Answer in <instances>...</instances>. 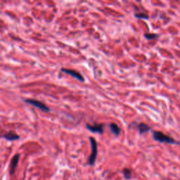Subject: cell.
Listing matches in <instances>:
<instances>
[{"label":"cell","instance_id":"1","mask_svg":"<svg viewBox=\"0 0 180 180\" xmlns=\"http://www.w3.org/2000/svg\"><path fill=\"white\" fill-rule=\"evenodd\" d=\"M153 138L155 141H158L161 143H167L170 144H178L173 138L170 137V136L166 135L161 132L154 131L153 132Z\"/></svg>","mask_w":180,"mask_h":180},{"label":"cell","instance_id":"2","mask_svg":"<svg viewBox=\"0 0 180 180\" xmlns=\"http://www.w3.org/2000/svg\"><path fill=\"white\" fill-rule=\"evenodd\" d=\"M89 139L90 143H91V153L89 159H88V164L89 165H94L97 155V143L95 139H94L93 137H90Z\"/></svg>","mask_w":180,"mask_h":180},{"label":"cell","instance_id":"3","mask_svg":"<svg viewBox=\"0 0 180 180\" xmlns=\"http://www.w3.org/2000/svg\"><path fill=\"white\" fill-rule=\"evenodd\" d=\"M24 101L25 103H29V104H31L35 106L36 108H38L42 111H45V112H49V109L48 108L47 106H46L45 103H42V102L37 101V100H35V99H25Z\"/></svg>","mask_w":180,"mask_h":180},{"label":"cell","instance_id":"4","mask_svg":"<svg viewBox=\"0 0 180 180\" xmlns=\"http://www.w3.org/2000/svg\"><path fill=\"white\" fill-rule=\"evenodd\" d=\"M61 71L63 72V73L68 74V75H71L72 77H73L74 78L78 80L81 81V82H84L85 81V79H84L83 76L80 74L78 72H77L76 71H74V70H71V69H65V68H62Z\"/></svg>","mask_w":180,"mask_h":180},{"label":"cell","instance_id":"5","mask_svg":"<svg viewBox=\"0 0 180 180\" xmlns=\"http://www.w3.org/2000/svg\"><path fill=\"white\" fill-rule=\"evenodd\" d=\"M87 128L89 131L92 132H97L99 134H102L103 132V127L104 125L103 124H97L94 125H90L89 124H87Z\"/></svg>","mask_w":180,"mask_h":180},{"label":"cell","instance_id":"6","mask_svg":"<svg viewBox=\"0 0 180 180\" xmlns=\"http://www.w3.org/2000/svg\"><path fill=\"white\" fill-rule=\"evenodd\" d=\"M19 158H20L19 154H16V155H15L13 157V158H12L11 161V164H10V167H9V174L10 175H13V174H14L16 168L18 163H19Z\"/></svg>","mask_w":180,"mask_h":180},{"label":"cell","instance_id":"7","mask_svg":"<svg viewBox=\"0 0 180 180\" xmlns=\"http://www.w3.org/2000/svg\"><path fill=\"white\" fill-rule=\"evenodd\" d=\"M3 137L5 138L6 139L9 140V141H14V140H17L20 138L19 136L17 134L13 132H9L6 133L3 136Z\"/></svg>","mask_w":180,"mask_h":180},{"label":"cell","instance_id":"8","mask_svg":"<svg viewBox=\"0 0 180 180\" xmlns=\"http://www.w3.org/2000/svg\"><path fill=\"white\" fill-rule=\"evenodd\" d=\"M138 129H139L140 135H143V134L149 132L151 129V127L149 125H147V124L141 123H139V125H138Z\"/></svg>","mask_w":180,"mask_h":180},{"label":"cell","instance_id":"9","mask_svg":"<svg viewBox=\"0 0 180 180\" xmlns=\"http://www.w3.org/2000/svg\"><path fill=\"white\" fill-rule=\"evenodd\" d=\"M110 129L112 132H113L115 135H119L120 133V127L118 126L115 123H111L110 124Z\"/></svg>","mask_w":180,"mask_h":180},{"label":"cell","instance_id":"10","mask_svg":"<svg viewBox=\"0 0 180 180\" xmlns=\"http://www.w3.org/2000/svg\"><path fill=\"white\" fill-rule=\"evenodd\" d=\"M123 174H124V177H125L126 179H129L132 177L130 170L127 168H125L123 170Z\"/></svg>","mask_w":180,"mask_h":180},{"label":"cell","instance_id":"11","mask_svg":"<svg viewBox=\"0 0 180 180\" xmlns=\"http://www.w3.org/2000/svg\"><path fill=\"white\" fill-rule=\"evenodd\" d=\"M144 37L149 39H153L158 37V35L155 33H146L144 34Z\"/></svg>","mask_w":180,"mask_h":180},{"label":"cell","instance_id":"12","mask_svg":"<svg viewBox=\"0 0 180 180\" xmlns=\"http://www.w3.org/2000/svg\"><path fill=\"white\" fill-rule=\"evenodd\" d=\"M135 16L137 18H138V19H149V17H148V15L145 14V13H136Z\"/></svg>","mask_w":180,"mask_h":180}]
</instances>
